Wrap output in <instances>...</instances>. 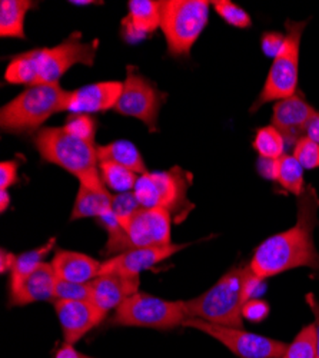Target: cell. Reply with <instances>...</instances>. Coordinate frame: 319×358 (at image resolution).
Here are the masks:
<instances>
[{
  "instance_id": "obj_1",
  "label": "cell",
  "mask_w": 319,
  "mask_h": 358,
  "mask_svg": "<svg viewBox=\"0 0 319 358\" xmlns=\"http://www.w3.org/2000/svg\"><path fill=\"white\" fill-rule=\"evenodd\" d=\"M297 208V224L268 238L255 250L249 268L260 280L304 266L319 273V252L313 244L319 196L312 185H306L298 196Z\"/></svg>"
},
{
  "instance_id": "obj_19",
  "label": "cell",
  "mask_w": 319,
  "mask_h": 358,
  "mask_svg": "<svg viewBox=\"0 0 319 358\" xmlns=\"http://www.w3.org/2000/svg\"><path fill=\"white\" fill-rule=\"evenodd\" d=\"M129 13L122 20V36L129 42H138L161 27V2L155 0H131Z\"/></svg>"
},
{
  "instance_id": "obj_18",
  "label": "cell",
  "mask_w": 319,
  "mask_h": 358,
  "mask_svg": "<svg viewBox=\"0 0 319 358\" xmlns=\"http://www.w3.org/2000/svg\"><path fill=\"white\" fill-rule=\"evenodd\" d=\"M124 83L118 80L98 82L71 92L68 110L71 113H98L114 109L122 95Z\"/></svg>"
},
{
  "instance_id": "obj_13",
  "label": "cell",
  "mask_w": 319,
  "mask_h": 358,
  "mask_svg": "<svg viewBox=\"0 0 319 358\" xmlns=\"http://www.w3.org/2000/svg\"><path fill=\"white\" fill-rule=\"evenodd\" d=\"M139 275L125 273H105L91 281V303L106 317L129 296L139 292Z\"/></svg>"
},
{
  "instance_id": "obj_16",
  "label": "cell",
  "mask_w": 319,
  "mask_h": 358,
  "mask_svg": "<svg viewBox=\"0 0 319 358\" xmlns=\"http://www.w3.org/2000/svg\"><path fill=\"white\" fill-rule=\"evenodd\" d=\"M316 110L299 95L295 94L278 101L272 112V127H275L286 142L297 143L305 136L309 119Z\"/></svg>"
},
{
  "instance_id": "obj_12",
  "label": "cell",
  "mask_w": 319,
  "mask_h": 358,
  "mask_svg": "<svg viewBox=\"0 0 319 358\" xmlns=\"http://www.w3.org/2000/svg\"><path fill=\"white\" fill-rule=\"evenodd\" d=\"M119 222L126 232L129 250L172 244V215L165 210L139 208L131 217L119 220Z\"/></svg>"
},
{
  "instance_id": "obj_24",
  "label": "cell",
  "mask_w": 319,
  "mask_h": 358,
  "mask_svg": "<svg viewBox=\"0 0 319 358\" xmlns=\"http://www.w3.org/2000/svg\"><path fill=\"white\" fill-rule=\"evenodd\" d=\"M54 245H56V238H50V240L46 244H43V245H40V247H38L32 251H27V252H23L20 255H17L16 262H15L12 271H10L9 288L17 285L24 277H27L29 274L34 273L42 262H45L43 261L45 257L52 252Z\"/></svg>"
},
{
  "instance_id": "obj_40",
  "label": "cell",
  "mask_w": 319,
  "mask_h": 358,
  "mask_svg": "<svg viewBox=\"0 0 319 358\" xmlns=\"http://www.w3.org/2000/svg\"><path fill=\"white\" fill-rule=\"evenodd\" d=\"M16 257L17 255L6 251L5 248L2 250V254H0V271H2V274L12 271V268L16 262Z\"/></svg>"
},
{
  "instance_id": "obj_26",
  "label": "cell",
  "mask_w": 319,
  "mask_h": 358,
  "mask_svg": "<svg viewBox=\"0 0 319 358\" xmlns=\"http://www.w3.org/2000/svg\"><path fill=\"white\" fill-rule=\"evenodd\" d=\"M276 181L279 185L297 196H299L305 189L304 182V168L295 159L294 155H283L278 159V173Z\"/></svg>"
},
{
  "instance_id": "obj_3",
  "label": "cell",
  "mask_w": 319,
  "mask_h": 358,
  "mask_svg": "<svg viewBox=\"0 0 319 358\" xmlns=\"http://www.w3.org/2000/svg\"><path fill=\"white\" fill-rule=\"evenodd\" d=\"M40 158L57 165L79 179L80 185L99 192H107L101 172L98 146L79 139L65 128H42L34 136Z\"/></svg>"
},
{
  "instance_id": "obj_10",
  "label": "cell",
  "mask_w": 319,
  "mask_h": 358,
  "mask_svg": "<svg viewBox=\"0 0 319 358\" xmlns=\"http://www.w3.org/2000/svg\"><path fill=\"white\" fill-rule=\"evenodd\" d=\"M184 327L208 334L239 358H282L288 348L286 343L245 331L244 328L218 325L199 318H186Z\"/></svg>"
},
{
  "instance_id": "obj_34",
  "label": "cell",
  "mask_w": 319,
  "mask_h": 358,
  "mask_svg": "<svg viewBox=\"0 0 319 358\" xmlns=\"http://www.w3.org/2000/svg\"><path fill=\"white\" fill-rule=\"evenodd\" d=\"M269 306L267 304V301L264 300H256V298H252L245 306H244V311L242 315L244 318L252 321V322H259L264 321L268 314H269Z\"/></svg>"
},
{
  "instance_id": "obj_36",
  "label": "cell",
  "mask_w": 319,
  "mask_h": 358,
  "mask_svg": "<svg viewBox=\"0 0 319 358\" xmlns=\"http://www.w3.org/2000/svg\"><path fill=\"white\" fill-rule=\"evenodd\" d=\"M17 162L5 161L0 164V191H8L17 181Z\"/></svg>"
},
{
  "instance_id": "obj_9",
  "label": "cell",
  "mask_w": 319,
  "mask_h": 358,
  "mask_svg": "<svg viewBox=\"0 0 319 358\" xmlns=\"http://www.w3.org/2000/svg\"><path fill=\"white\" fill-rule=\"evenodd\" d=\"M189 318L184 301H168L147 292H136L124 301L110 320L112 325L172 330Z\"/></svg>"
},
{
  "instance_id": "obj_15",
  "label": "cell",
  "mask_w": 319,
  "mask_h": 358,
  "mask_svg": "<svg viewBox=\"0 0 319 358\" xmlns=\"http://www.w3.org/2000/svg\"><path fill=\"white\" fill-rule=\"evenodd\" d=\"M186 247L188 244H169L163 247L133 248L103 261L99 275L112 271L139 275L142 271L151 270L152 266L161 264Z\"/></svg>"
},
{
  "instance_id": "obj_32",
  "label": "cell",
  "mask_w": 319,
  "mask_h": 358,
  "mask_svg": "<svg viewBox=\"0 0 319 358\" xmlns=\"http://www.w3.org/2000/svg\"><path fill=\"white\" fill-rule=\"evenodd\" d=\"M294 157L304 169L319 168V143L308 139L306 136L301 138L295 143Z\"/></svg>"
},
{
  "instance_id": "obj_2",
  "label": "cell",
  "mask_w": 319,
  "mask_h": 358,
  "mask_svg": "<svg viewBox=\"0 0 319 358\" xmlns=\"http://www.w3.org/2000/svg\"><path fill=\"white\" fill-rule=\"evenodd\" d=\"M99 41L82 42V34L73 32L54 48L34 49L20 53L9 62L5 80L12 85H49L59 79L75 65L92 66Z\"/></svg>"
},
{
  "instance_id": "obj_38",
  "label": "cell",
  "mask_w": 319,
  "mask_h": 358,
  "mask_svg": "<svg viewBox=\"0 0 319 358\" xmlns=\"http://www.w3.org/2000/svg\"><path fill=\"white\" fill-rule=\"evenodd\" d=\"M306 303L313 314V318H315V331H316V341H318V355L316 358H319V301L316 300V298L313 296V294H308L306 295Z\"/></svg>"
},
{
  "instance_id": "obj_25",
  "label": "cell",
  "mask_w": 319,
  "mask_h": 358,
  "mask_svg": "<svg viewBox=\"0 0 319 358\" xmlns=\"http://www.w3.org/2000/svg\"><path fill=\"white\" fill-rule=\"evenodd\" d=\"M99 172L105 187L118 194L133 191L139 179L136 172L113 162H99Z\"/></svg>"
},
{
  "instance_id": "obj_8",
  "label": "cell",
  "mask_w": 319,
  "mask_h": 358,
  "mask_svg": "<svg viewBox=\"0 0 319 358\" xmlns=\"http://www.w3.org/2000/svg\"><path fill=\"white\" fill-rule=\"evenodd\" d=\"M308 22H285V42L274 59L265 85L251 108L255 112L272 101H282L297 94L299 73V49L304 29Z\"/></svg>"
},
{
  "instance_id": "obj_7",
  "label": "cell",
  "mask_w": 319,
  "mask_h": 358,
  "mask_svg": "<svg viewBox=\"0 0 319 358\" xmlns=\"http://www.w3.org/2000/svg\"><path fill=\"white\" fill-rule=\"evenodd\" d=\"M207 0H162L161 29L172 56H188L208 24Z\"/></svg>"
},
{
  "instance_id": "obj_5",
  "label": "cell",
  "mask_w": 319,
  "mask_h": 358,
  "mask_svg": "<svg viewBox=\"0 0 319 358\" xmlns=\"http://www.w3.org/2000/svg\"><path fill=\"white\" fill-rule=\"evenodd\" d=\"M69 98L59 83L29 86L0 110V127L9 134L38 132L52 115L68 110Z\"/></svg>"
},
{
  "instance_id": "obj_4",
  "label": "cell",
  "mask_w": 319,
  "mask_h": 358,
  "mask_svg": "<svg viewBox=\"0 0 319 358\" xmlns=\"http://www.w3.org/2000/svg\"><path fill=\"white\" fill-rule=\"evenodd\" d=\"M249 275V266L232 268L208 291L184 301L188 317L218 325L244 328L242 311L248 303L246 282Z\"/></svg>"
},
{
  "instance_id": "obj_27",
  "label": "cell",
  "mask_w": 319,
  "mask_h": 358,
  "mask_svg": "<svg viewBox=\"0 0 319 358\" xmlns=\"http://www.w3.org/2000/svg\"><path fill=\"white\" fill-rule=\"evenodd\" d=\"M285 138L272 125L259 128L253 138V149L259 158L279 159L285 155Z\"/></svg>"
},
{
  "instance_id": "obj_22",
  "label": "cell",
  "mask_w": 319,
  "mask_h": 358,
  "mask_svg": "<svg viewBox=\"0 0 319 358\" xmlns=\"http://www.w3.org/2000/svg\"><path fill=\"white\" fill-rule=\"evenodd\" d=\"M112 194L99 192L88 187H79L73 210L71 214V221L82 218H101L112 210Z\"/></svg>"
},
{
  "instance_id": "obj_35",
  "label": "cell",
  "mask_w": 319,
  "mask_h": 358,
  "mask_svg": "<svg viewBox=\"0 0 319 358\" xmlns=\"http://www.w3.org/2000/svg\"><path fill=\"white\" fill-rule=\"evenodd\" d=\"M285 42V35L279 32H265L260 38V46L267 56L276 57V55L281 52Z\"/></svg>"
},
{
  "instance_id": "obj_29",
  "label": "cell",
  "mask_w": 319,
  "mask_h": 358,
  "mask_svg": "<svg viewBox=\"0 0 319 358\" xmlns=\"http://www.w3.org/2000/svg\"><path fill=\"white\" fill-rule=\"evenodd\" d=\"M69 134L77 136L82 141L95 143V135L98 124L91 115L86 113H72L68 116L64 127Z\"/></svg>"
},
{
  "instance_id": "obj_20",
  "label": "cell",
  "mask_w": 319,
  "mask_h": 358,
  "mask_svg": "<svg viewBox=\"0 0 319 358\" xmlns=\"http://www.w3.org/2000/svg\"><path fill=\"white\" fill-rule=\"evenodd\" d=\"M50 264L57 278L80 284L94 281L99 275L102 265L91 255L66 250L56 251Z\"/></svg>"
},
{
  "instance_id": "obj_14",
  "label": "cell",
  "mask_w": 319,
  "mask_h": 358,
  "mask_svg": "<svg viewBox=\"0 0 319 358\" xmlns=\"http://www.w3.org/2000/svg\"><path fill=\"white\" fill-rule=\"evenodd\" d=\"M54 311L59 318L66 344L75 345L106 317L91 301H54Z\"/></svg>"
},
{
  "instance_id": "obj_30",
  "label": "cell",
  "mask_w": 319,
  "mask_h": 358,
  "mask_svg": "<svg viewBox=\"0 0 319 358\" xmlns=\"http://www.w3.org/2000/svg\"><path fill=\"white\" fill-rule=\"evenodd\" d=\"M212 5L216 13L230 26L238 29H246L252 24L251 16L234 2H229V0H215Z\"/></svg>"
},
{
  "instance_id": "obj_11",
  "label": "cell",
  "mask_w": 319,
  "mask_h": 358,
  "mask_svg": "<svg viewBox=\"0 0 319 358\" xmlns=\"http://www.w3.org/2000/svg\"><path fill=\"white\" fill-rule=\"evenodd\" d=\"M166 96L168 95L159 91L154 82L140 75L135 66H128L122 95L114 110L121 115L139 119L151 132H156L159 112Z\"/></svg>"
},
{
  "instance_id": "obj_42",
  "label": "cell",
  "mask_w": 319,
  "mask_h": 358,
  "mask_svg": "<svg viewBox=\"0 0 319 358\" xmlns=\"http://www.w3.org/2000/svg\"><path fill=\"white\" fill-rule=\"evenodd\" d=\"M10 205V194L8 191H0V211L5 213Z\"/></svg>"
},
{
  "instance_id": "obj_21",
  "label": "cell",
  "mask_w": 319,
  "mask_h": 358,
  "mask_svg": "<svg viewBox=\"0 0 319 358\" xmlns=\"http://www.w3.org/2000/svg\"><path fill=\"white\" fill-rule=\"evenodd\" d=\"M98 157L99 162L118 164L138 175L148 172L139 149L129 141H114L107 145L98 146Z\"/></svg>"
},
{
  "instance_id": "obj_33",
  "label": "cell",
  "mask_w": 319,
  "mask_h": 358,
  "mask_svg": "<svg viewBox=\"0 0 319 358\" xmlns=\"http://www.w3.org/2000/svg\"><path fill=\"white\" fill-rule=\"evenodd\" d=\"M139 208L142 206L139 205L133 192H125L112 196V210L119 220L131 217Z\"/></svg>"
},
{
  "instance_id": "obj_41",
  "label": "cell",
  "mask_w": 319,
  "mask_h": 358,
  "mask_svg": "<svg viewBox=\"0 0 319 358\" xmlns=\"http://www.w3.org/2000/svg\"><path fill=\"white\" fill-rule=\"evenodd\" d=\"M54 358H83V354L76 351L73 345L65 343L59 350H57Z\"/></svg>"
},
{
  "instance_id": "obj_31",
  "label": "cell",
  "mask_w": 319,
  "mask_h": 358,
  "mask_svg": "<svg viewBox=\"0 0 319 358\" xmlns=\"http://www.w3.org/2000/svg\"><path fill=\"white\" fill-rule=\"evenodd\" d=\"M92 291L91 282L80 284L57 280L56 291H54V301L65 300V301H91Z\"/></svg>"
},
{
  "instance_id": "obj_6",
  "label": "cell",
  "mask_w": 319,
  "mask_h": 358,
  "mask_svg": "<svg viewBox=\"0 0 319 358\" xmlns=\"http://www.w3.org/2000/svg\"><path fill=\"white\" fill-rule=\"evenodd\" d=\"M191 182L189 172L181 166H173L169 171L139 175L133 194L142 208H159L181 222L193 210V203L186 196Z\"/></svg>"
},
{
  "instance_id": "obj_44",
  "label": "cell",
  "mask_w": 319,
  "mask_h": 358,
  "mask_svg": "<svg viewBox=\"0 0 319 358\" xmlns=\"http://www.w3.org/2000/svg\"><path fill=\"white\" fill-rule=\"evenodd\" d=\"M282 358H285V357H282Z\"/></svg>"
},
{
  "instance_id": "obj_28",
  "label": "cell",
  "mask_w": 319,
  "mask_h": 358,
  "mask_svg": "<svg viewBox=\"0 0 319 358\" xmlns=\"http://www.w3.org/2000/svg\"><path fill=\"white\" fill-rule=\"evenodd\" d=\"M318 355V341L315 325H305L298 333L295 340L288 344L285 358H316Z\"/></svg>"
},
{
  "instance_id": "obj_37",
  "label": "cell",
  "mask_w": 319,
  "mask_h": 358,
  "mask_svg": "<svg viewBox=\"0 0 319 358\" xmlns=\"http://www.w3.org/2000/svg\"><path fill=\"white\" fill-rule=\"evenodd\" d=\"M258 172H259L260 176H264L267 179H275V181H276L278 159L259 158V161H258Z\"/></svg>"
},
{
  "instance_id": "obj_39",
  "label": "cell",
  "mask_w": 319,
  "mask_h": 358,
  "mask_svg": "<svg viewBox=\"0 0 319 358\" xmlns=\"http://www.w3.org/2000/svg\"><path fill=\"white\" fill-rule=\"evenodd\" d=\"M305 136L316 143H319V112H315L305 129Z\"/></svg>"
},
{
  "instance_id": "obj_23",
  "label": "cell",
  "mask_w": 319,
  "mask_h": 358,
  "mask_svg": "<svg viewBox=\"0 0 319 358\" xmlns=\"http://www.w3.org/2000/svg\"><path fill=\"white\" fill-rule=\"evenodd\" d=\"M34 3L29 0H2L0 2V36L24 39V17Z\"/></svg>"
},
{
  "instance_id": "obj_43",
  "label": "cell",
  "mask_w": 319,
  "mask_h": 358,
  "mask_svg": "<svg viewBox=\"0 0 319 358\" xmlns=\"http://www.w3.org/2000/svg\"><path fill=\"white\" fill-rule=\"evenodd\" d=\"M83 358H94V357H88V355H83Z\"/></svg>"
},
{
  "instance_id": "obj_17",
  "label": "cell",
  "mask_w": 319,
  "mask_h": 358,
  "mask_svg": "<svg viewBox=\"0 0 319 358\" xmlns=\"http://www.w3.org/2000/svg\"><path fill=\"white\" fill-rule=\"evenodd\" d=\"M57 280L59 278H57L52 264L42 262L34 273L24 277L17 285L9 288L10 307L54 301Z\"/></svg>"
}]
</instances>
